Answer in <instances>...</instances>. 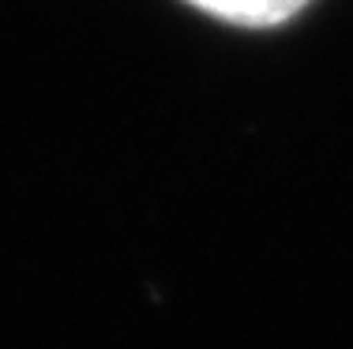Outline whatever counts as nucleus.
Here are the masks:
<instances>
[{"mask_svg": "<svg viewBox=\"0 0 353 349\" xmlns=\"http://www.w3.org/2000/svg\"><path fill=\"white\" fill-rule=\"evenodd\" d=\"M184 4L241 30H271L297 19L312 0H184Z\"/></svg>", "mask_w": 353, "mask_h": 349, "instance_id": "1", "label": "nucleus"}]
</instances>
